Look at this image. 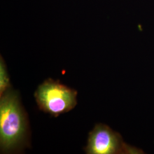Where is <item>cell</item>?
<instances>
[{
	"mask_svg": "<svg viewBox=\"0 0 154 154\" xmlns=\"http://www.w3.org/2000/svg\"><path fill=\"white\" fill-rule=\"evenodd\" d=\"M27 120L18 94L11 88L1 97L0 147L3 152L19 149L25 142Z\"/></svg>",
	"mask_w": 154,
	"mask_h": 154,
	"instance_id": "1",
	"label": "cell"
},
{
	"mask_svg": "<svg viewBox=\"0 0 154 154\" xmlns=\"http://www.w3.org/2000/svg\"><path fill=\"white\" fill-rule=\"evenodd\" d=\"M77 91L58 81L46 79L34 93L38 108L53 116L67 112L77 105Z\"/></svg>",
	"mask_w": 154,
	"mask_h": 154,
	"instance_id": "2",
	"label": "cell"
},
{
	"mask_svg": "<svg viewBox=\"0 0 154 154\" xmlns=\"http://www.w3.org/2000/svg\"><path fill=\"white\" fill-rule=\"evenodd\" d=\"M85 151L88 154H143L125 143L121 135L104 124L96 125L89 133Z\"/></svg>",
	"mask_w": 154,
	"mask_h": 154,
	"instance_id": "3",
	"label": "cell"
},
{
	"mask_svg": "<svg viewBox=\"0 0 154 154\" xmlns=\"http://www.w3.org/2000/svg\"><path fill=\"white\" fill-rule=\"evenodd\" d=\"M11 85L5 62L2 57L0 60V97L11 88Z\"/></svg>",
	"mask_w": 154,
	"mask_h": 154,
	"instance_id": "4",
	"label": "cell"
}]
</instances>
